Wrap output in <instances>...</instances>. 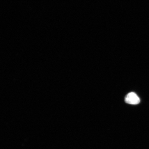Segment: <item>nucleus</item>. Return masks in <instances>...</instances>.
<instances>
[{
	"instance_id": "f257e3e1",
	"label": "nucleus",
	"mask_w": 149,
	"mask_h": 149,
	"mask_svg": "<svg viewBox=\"0 0 149 149\" xmlns=\"http://www.w3.org/2000/svg\"><path fill=\"white\" fill-rule=\"evenodd\" d=\"M125 101L126 103L128 104L136 105L140 102V99L136 93L130 92L126 96Z\"/></svg>"
}]
</instances>
